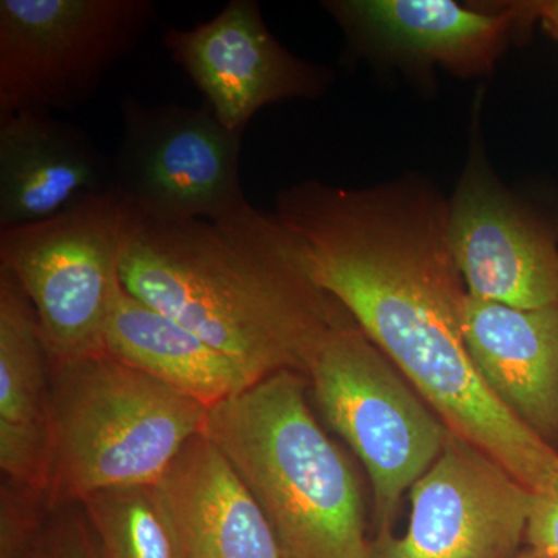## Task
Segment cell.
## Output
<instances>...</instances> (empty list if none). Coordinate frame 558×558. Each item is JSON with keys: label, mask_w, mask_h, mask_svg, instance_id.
<instances>
[{"label": "cell", "mask_w": 558, "mask_h": 558, "mask_svg": "<svg viewBox=\"0 0 558 558\" xmlns=\"http://www.w3.org/2000/svg\"><path fill=\"white\" fill-rule=\"evenodd\" d=\"M307 381L326 422L368 470L379 535H388L403 492L439 457L446 425L355 323L330 333Z\"/></svg>", "instance_id": "cell-6"}, {"label": "cell", "mask_w": 558, "mask_h": 558, "mask_svg": "<svg viewBox=\"0 0 558 558\" xmlns=\"http://www.w3.org/2000/svg\"><path fill=\"white\" fill-rule=\"evenodd\" d=\"M307 384L274 374L213 407L204 435L258 502L281 558H373L357 476L312 414Z\"/></svg>", "instance_id": "cell-3"}, {"label": "cell", "mask_w": 558, "mask_h": 558, "mask_svg": "<svg viewBox=\"0 0 558 558\" xmlns=\"http://www.w3.org/2000/svg\"><path fill=\"white\" fill-rule=\"evenodd\" d=\"M80 505L101 558H180L156 486L108 488Z\"/></svg>", "instance_id": "cell-18"}, {"label": "cell", "mask_w": 558, "mask_h": 558, "mask_svg": "<svg viewBox=\"0 0 558 558\" xmlns=\"http://www.w3.org/2000/svg\"><path fill=\"white\" fill-rule=\"evenodd\" d=\"M451 255L473 299L517 310L558 304V230L470 161L449 202Z\"/></svg>", "instance_id": "cell-11"}, {"label": "cell", "mask_w": 558, "mask_h": 558, "mask_svg": "<svg viewBox=\"0 0 558 558\" xmlns=\"http://www.w3.org/2000/svg\"><path fill=\"white\" fill-rule=\"evenodd\" d=\"M515 558H542V557H539L537 553H534V550L526 548V549L521 550L519 556H517Z\"/></svg>", "instance_id": "cell-23"}, {"label": "cell", "mask_w": 558, "mask_h": 558, "mask_svg": "<svg viewBox=\"0 0 558 558\" xmlns=\"http://www.w3.org/2000/svg\"><path fill=\"white\" fill-rule=\"evenodd\" d=\"M163 46L216 119L241 135L260 109L318 98L332 83L330 70L300 60L275 39L256 0H230L186 31L167 28Z\"/></svg>", "instance_id": "cell-10"}, {"label": "cell", "mask_w": 558, "mask_h": 558, "mask_svg": "<svg viewBox=\"0 0 558 558\" xmlns=\"http://www.w3.org/2000/svg\"><path fill=\"white\" fill-rule=\"evenodd\" d=\"M123 134L112 156L113 190L154 222L227 218L247 207L242 135L207 105L120 102Z\"/></svg>", "instance_id": "cell-8"}, {"label": "cell", "mask_w": 558, "mask_h": 558, "mask_svg": "<svg viewBox=\"0 0 558 558\" xmlns=\"http://www.w3.org/2000/svg\"><path fill=\"white\" fill-rule=\"evenodd\" d=\"M461 319L484 384L558 450V304L517 310L468 293Z\"/></svg>", "instance_id": "cell-15"}, {"label": "cell", "mask_w": 558, "mask_h": 558, "mask_svg": "<svg viewBox=\"0 0 558 558\" xmlns=\"http://www.w3.org/2000/svg\"><path fill=\"white\" fill-rule=\"evenodd\" d=\"M35 558H101L80 502L51 509Z\"/></svg>", "instance_id": "cell-20"}, {"label": "cell", "mask_w": 558, "mask_h": 558, "mask_svg": "<svg viewBox=\"0 0 558 558\" xmlns=\"http://www.w3.org/2000/svg\"><path fill=\"white\" fill-rule=\"evenodd\" d=\"M275 216L304 270L339 301L446 428L534 494L558 480V450L484 384L462 332L468 289L451 255L449 202L428 183L349 190L306 180L279 191Z\"/></svg>", "instance_id": "cell-1"}, {"label": "cell", "mask_w": 558, "mask_h": 558, "mask_svg": "<svg viewBox=\"0 0 558 558\" xmlns=\"http://www.w3.org/2000/svg\"><path fill=\"white\" fill-rule=\"evenodd\" d=\"M140 223L137 209L109 190L43 222L0 230V267L32 301L50 360L105 352L121 259Z\"/></svg>", "instance_id": "cell-5"}, {"label": "cell", "mask_w": 558, "mask_h": 558, "mask_svg": "<svg viewBox=\"0 0 558 558\" xmlns=\"http://www.w3.org/2000/svg\"><path fill=\"white\" fill-rule=\"evenodd\" d=\"M208 411L108 352L50 360V508L156 486Z\"/></svg>", "instance_id": "cell-4"}, {"label": "cell", "mask_w": 558, "mask_h": 558, "mask_svg": "<svg viewBox=\"0 0 558 558\" xmlns=\"http://www.w3.org/2000/svg\"><path fill=\"white\" fill-rule=\"evenodd\" d=\"M120 281L223 352L252 384L281 371L307 377L330 333L354 323L312 281L277 216L252 204L216 220L142 219Z\"/></svg>", "instance_id": "cell-2"}, {"label": "cell", "mask_w": 558, "mask_h": 558, "mask_svg": "<svg viewBox=\"0 0 558 558\" xmlns=\"http://www.w3.org/2000/svg\"><path fill=\"white\" fill-rule=\"evenodd\" d=\"M513 3L527 27L538 22L543 31L558 43V0H526Z\"/></svg>", "instance_id": "cell-22"}, {"label": "cell", "mask_w": 558, "mask_h": 558, "mask_svg": "<svg viewBox=\"0 0 558 558\" xmlns=\"http://www.w3.org/2000/svg\"><path fill=\"white\" fill-rule=\"evenodd\" d=\"M359 46L472 76L494 68L527 25L515 5L480 11L451 0H336L323 3Z\"/></svg>", "instance_id": "cell-12"}, {"label": "cell", "mask_w": 558, "mask_h": 558, "mask_svg": "<svg viewBox=\"0 0 558 558\" xmlns=\"http://www.w3.org/2000/svg\"><path fill=\"white\" fill-rule=\"evenodd\" d=\"M113 190L112 157L53 113L0 119V230L32 226Z\"/></svg>", "instance_id": "cell-13"}, {"label": "cell", "mask_w": 558, "mask_h": 558, "mask_svg": "<svg viewBox=\"0 0 558 558\" xmlns=\"http://www.w3.org/2000/svg\"><path fill=\"white\" fill-rule=\"evenodd\" d=\"M50 512L46 494L3 478L0 486V558H35Z\"/></svg>", "instance_id": "cell-19"}, {"label": "cell", "mask_w": 558, "mask_h": 558, "mask_svg": "<svg viewBox=\"0 0 558 558\" xmlns=\"http://www.w3.org/2000/svg\"><path fill=\"white\" fill-rule=\"evenodd\" d=\"M105 352L208 410L255 385L223 352L123 286L106 325Z\"/></svg>", "instance_id": "cell-17"}, {"label": "cell", "mask_w": 558, "mask_h": 558, "mask_svg": "<svg viewBox=\"0 0 558 558\" xmlns=\"http://www.w3.org/2000/svg\"><path fill=\"white\" fill-rule=\"evenodd\" d=\"M156 488L180 558H281L258 502L204 433L180 450Z\"/></svg>", "instance_id": "cell-14"}, {"label": "cell", "mask_w": 558, "mask_h": 558, "mask_svg": "<svg viewBox=\"0 0 558 558\" xmlns=\"http://www.w3.org/2000/svg\"><path fill=\"white\" fill-rule=\"evenodd\" d=\"M526 542L539 557L558 558V480L549 490L534 494Z\"/></svg>", "instance_id": "cell-21"}, {"label": "cell", "mask_w": 558, "mask_h": 558, "mask_svg": "<svg viewBox=\"0 0 558 558\" xmlns=\"http://www.w3.org/2000/svg\"><path fill=\"white\" fill-rule=\"evenodd\" d=\"M409 531L379 535L373 558H515L534 492L447 429L442 450L410 488Z\"/></svg>", "instance_id": "cell-9"}, {"label": "cell", "mask_w": 558, "mask_h": 558, "mask_svg": "<svg viewBox=\"0 0 558 558\" xmlns=\"http://www.w3.org/2000/svg\"><path fill=\"white\" fill-rule=\"evenodd\" d=\"M156 14L153 0H0V119L89 102Z\"/></svg>", "instance_id": "cell-7"}, {"label": "cell", "mask_w": 558, "mask_h": 558, "mask_svg": "<svg viewBox=\"0 0 558 558\" xmlns=\"http://www.w3.org/2000/svg\"><path fill=\"white\" fill-rule=\"evenodd\" d=\"M50 359L38 315L0 267V469L47 495L50 476Z\"/></svg>", "instance_id": "cell-16"}]
</instances>
